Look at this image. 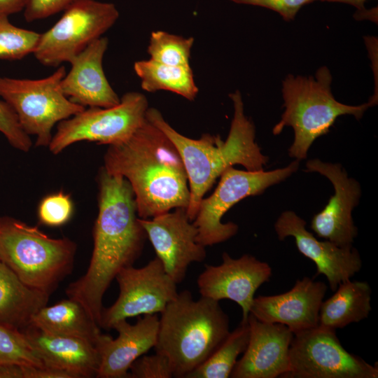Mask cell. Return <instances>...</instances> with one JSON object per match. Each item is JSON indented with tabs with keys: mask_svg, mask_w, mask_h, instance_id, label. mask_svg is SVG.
<instances>
[{
	"mask_svg": "<svg viewBox=\"0 0 378 378\" xmlns=\"http://www.w3.org/2000/svg\"><path fill=\"white\" fill-rule=\"evenodd\" d=\"M98 214L93 227V250L86 272L66 289L99 325L104 293L118 273L133 266L147 239L139 220L129 182L102 167L97 177Z\"/></svg>",
	"mask_w": 378,
	"mask_h": 378,
	"instance_id": "1",
	"label": "cell"
},
{
	"mask_svg": "<svg viewBox=\"0 0 378 378\" xmlns=\"http://www.w3.org/2000/svg\"><path fill=\"white\" fill-rule=\"evenodd\" d=\"M102 167L129 182L140 218L188 206V178L180 154L146 115L128 139L108 146Z\"/></svg>",
	"mask_w": 378,
	"mask_h": 378,
	"instance_id": "2",
	"label": "cell"
},
{
	"mask_svg": "<svg viewBox=\"0 0 378 378\" xmlns=\"http://www.w3.org/2000/svg\"><path fill=\"white\" fill-rule=\"evenodd\" d=\"M229 97L234 113L225 141L208 133L198 139L188 138L175 130L157 108L148 107L146 111V118L173 142L183 160L190 190L187 214L191 221L205 193L225 169L240 164L248 171H262L269 160L255 141V125L244 113L241 92L236 90Z\"/></svg>",
	"mask_w": 378,
	"mask_h": 378,
	"instance_id": "3",
	"label": "cell"
},
{
	"mask_svg": "<svg viewBox=\"0 0 378 378\" xmlns=\"http://www.w3.org/2000/svg\"><path fill=\"white\" fill-rule=\"evenodd\" d=\"M230 319L219 302L190 291L179 292L159 318L155 352L165 355L174 377L186 378L204 363L227 336Z\"/></svg>",
	"mask_w": 378,
	"mask_h": 378,
	"instance_id": "4",
	"label": "cell"
},
{
	"mask_svg": "<svg viewBox=\"0 0 378 378\" xmlns=\"http://www.w3.org/2000/svg\"><path fill=\"white\" fill-rule=\"evenodd\" d=\"M332 80L330 71L323 66L314 76L289 74L282 81L284 111L272 133L279 134L285 127L293 128L294 140L288 155L297 160L307 158L313 142L328 134L338 117L351 115L360 120L375 104L372 100L357 106L337 101L331 90Z\"/></svg>",
	"mask_w": 378,
	"mask_h": 378,
	"instance_id": "5",
	"label": "cell"
},
{
	"mask_svg": "<svg viewBox=\"0 0 378 378\" xmlns=\"http://www.w3.org/2000/svg\"><path fill=\"white\" fill-rule=\"evenodd\" d=\"M76 244L36 226L0 216V261L27 286L50 295L73 270Z\"/></svg>",
	"mask_w": 378,
	"mask_h": 378,
	"instance_id": "6",
	"label": "cell"
},
{
	"mask_svg": "<svg viewBox=\"0 0 378 378\" xmlns=\"http://www.w3.org/2000/svg\"><path fill=\"white\" fill-rule=\"evenodd\" d=\"M66 74L62 65L41 79L0 77V97L14 111L23 130L36 136V146L48 147L53 127L85 108L62 92L60 84Z\"/></svg>",
	"mask_w": 378,
	"mask_h": 378,
	"instance_id": "7",
	"label": "cell"
},
{
	"mask_svg": "<svg viewBox=\"0 0 378 378\" xmlns=\"http://www.w3.org/2000/svg\"><path fill=\"white\" fill-rule=\"evenodd\" d=\"M299 160L274 170L244 171L230 167L220 175L214 192L203 198L192 223L197 227V242L204 247L224 242L238 232L232 222L221 221L225 214L243 199L263 193L269 187L286 179L299 167Z\"/></svg>",
	"mask_w": 378,
	"mask_h": 378,
	"instance_id": "8",
	"label": "cell"
},
{
	"mask_svg": "<svg viewBox=\"0 0 378 378\" xmlns=\"http://www.w3.org/2000/svg\"><path fill=\"white\" fill-rule=\"evenodd\" d=\"M146 97L128 92L118 104L108 107H88L57 125L48 149L54 155L83 141L108 146L128 139L146 118L148 108Z\"/></svg>",
	"mask_w": 378,
	"mask_h": 378,
	"instance_id": "9",
	"label": "cell"
},
{
	"mask_svg": "<svg viewBox=\"0 0 378 378\" xmlns=\"http://www.w3.org/2000/svg\"><path fill=\"white\" fill-rule=\"evenodd\" d=\"M64 11L51 28L41 34L33 53L44 66L57 67L69 62L102 37L119 17L113 4L95 0L80 1Z\"/></svg>",
	"mask_w": 378,
	"mask_h": 378,
	"instance_id": "10",
	"label": "cell"
},
{
	"mask_svg": "<svg viewBox=\"0 0 378 378\" xmlns=\"http://www.w3.org/2000/svg\"><path fill=\"white\" fill-rule=\"evenodd\" d=\"M336 330L318 325L294 334L285 378H377L378 365L350 354Z\"/></svg>",
	"mask_w": 378,
	"mask_h": 378,
	"instance_id": "11",
	"label": "cell"
},
{
	"mask_svg": "<svg viewBox=\"0 0 378 378\" xmlns=\"http://www.w3.org/2000/svg\"><path fill=\"white\" fill-rule=\"evenodd\" d=\"M115 279L119 295L112 305L102 309L99 327L104 329L130 317L161 314L178 293L177 284L156 256L142 267L122 269Z\"/></svg>",
	"mask_w": 378,
	"mask_h": 378,
	"instance_id": "12",
	"label": "cell"
},
{
	"mask_svg": "<svg viewBox=\"0 0 378 378\" xmlns=\"http://www.w3.org/2000/svg\"><path fill=\"white\" fill-rule=\"evenodd\" d=\"M167 274L178 284L189 265L206 256L205 247L197 240L198 231L187 214V208L177 207L151 218H139Z\"/></svg>",
	"mask_w": 378,
	"mask_h": 378,
	"instance_id": "13",
	"label": "cell"
},
{
	"mask_svg": "<svg viewBox=\"0 0 378 378\" xmlns=\"http://www.w3.org/2000/svg\"><path fill=\"white\" fill-rule=\"evenodd\" d=\"M271 276L267 262L248 254L233 258L223 252L220 265H204L197 284L200 297L218 302L228 299L238 304L242 310L241 322H246L255 293Z\"/></svg>",
	"mask_w": 378,
	"mask_h": 378,
	"instance_id": "14",
	"label": "cell"
},
{
	"mask_svg": "<svg viewBox=\"0 0 378 378\" xmlns=\"http://www.w3.org/2000/svg\"><path fill=\"white\" fill-rule=\"evenodd\" d=\"M306 172H317L326 176L332 183L335 190L324 209L314 216L311 229L317 237L339 246H352L358 234L352 211L359 203L360 184L349 177L345 169L337 163L314 159L306 162Z\"/></svg>",
	"mask_w": 378,
	"mask_h": 378,
	"instance_id": "15",
	"label": "cell"
},
{
	"mask_svg": "<svg viewBox=\"0 0 378 378\" xmlns=\"http://www.w3.org/2000/svg\"><path fill=\"white\" fill-rule=\"evenodd\" d=\"M305 226V220L294 211H285L275 222L274 230L281 241L288 237L295 239L299 252L315 263L316 275L325 276L335 291L340 284L360 270V255L353 246L341 247L326 239H317Z\"/></svg>",
	"mask_w": 378,
	"mask_h": 378,
	"instance_id": "16",
	"label": "cell"
},
{
	"mask_svg": "<svg viewBox=\"0 0 378 378\" xmlns=\"http://www.w3.org/2000/svg\"><path fill=\"white\" fill-rule=\"evenodd\" d=\"M250 336L242 357L230 377H284L289 371V349L294 334L286 326L248 316Z\"/></svg>",
	"mask_w": 378,
	"mask_h": 378,
	"instance_id": "17",
	"label": "cell"
},
{
	"mask_svg": "<svg viewBox=\"0 0 378 378\" xmlns=\"http://www.w3.org/2000/svg\"><path fill=\"white\" fill-rule=\"evenodd\" d=\"M327 288L323 282L304 276L286 293L255 297L249 314L262 322L283 324L293 334L309 330L318 325Z\"/></svg>",
	"mask_w": 378,
	"mask_h": 378,
	"instance_id": "18",
	"label": "cell"
},
{
	"mask_svg": "<svg viewBox=\"0 0 378 378\" xmlns=\"http://www.w3.org/2000/svg\"><path fill=\"white\" fill-rule=\"evenodd\" d=\"M158 326L157 314L144 315L134 324L118 321L113 327L118 333L115 339L101 333L95 344L100 358L97 377L130 378L132 363L155 347Z\"/></svg>",
	"mask_w": 378,
	"mask_h": 378,
	"instance_id": "19",
	"label": "cell"
},
{
	"mask_svg": "<svg viewBox=\"0 0 378 378\" xmlns=\"http://www.w3.org/2000/svg\"><path fill=\"white\" fill-rule=\"evenodd\" d=\"M108 41L102 36L74 57L71 68L61 81L64 94L72 102L88 107L108 108L118 104L120 98L104 74L102 62Z\"/></svg>",
	"mask_w": 378,
	"mask_h": 378,
	"instance_id": "20",
	"label": "cell"
},
{
	"mask_svg": "<svg viewBox=\"0 0 378 378\" xmlns=\"http://www.w3.org/2000/svg\"><path fill=\"white\" fill-rule=\"evenodd\" d=\"M21 332L45 365L64 370L74 378L97 377L100 358L94 344L48 333L33 325Z\"/></svg>",
	"mask_w": 378,
	"mask_h": 378,
	"instance_id": "21",
	"label": "cell"
},
{
	"mask_svg": "<svg viewBox=\"0 0 378 378\" xmlns=\"http://www.w3.org/2000/svg\"><path fill=\"white\" fill-rule=\"evenodd\" d=\"M49 298L25 284L0 261V326L21 332L47 305Z\"/></svg>",
	"mask_w": 378,
	"mask_h": 378,
	"instance_id": "22",
	"label": "cell"
},
{
	"mask_svg": "<svg viewBox=\"0 0 378 378\" xmlns=\"http://www.w3.org/2000/svg\"><path fill=\"white\" fill-rule=\"evenodd\" d=\"M371 294L366 281L349 279L340 284L335 293L322 302L318 325L336 330L367 318L372 309Z\"/></svg>",
	"mask_w": 378,
	"mask_h": 378,
	"instance_id": "23",
	"label": "cell"
},
{
	"mask_svg": "<svg viewBox=\"0 0 378 378\" xmlns=\"http://www.w3.org/2000/svg\"><path fill=\"white\" fill-rule=\"evenodd\" d=\"M30 325L48 333L83 339L94 345L101 335L100 327L83 305L69 298L41 309Z\"/></svg>",
	"mask_w": 378,
	"mask_h": 378,
	"instance_id": "24",
	"label": "cell"
},
{
	"mask_svg": "<svg viewBox=\"0 0 378 378\" xmlns=\"http://www.w3.org/2000/svg\"><path fill=\"white\" fill-rule=\"evenodd\" d=\"M134 70L144 91L167 90L189 101L195 100L198 94L190 66H172L148 59L135 62Z\"/></svg>",
	"mask_w": 378,
	"mask_h": 378,
	"instance_id": "25",
	"label": "cell"
},
{
	"mask_svg": "<svg viewBox=\"0 0 378 378\" xmlns=\"http://www.w3.org/2000/svg\"><path fill=\"white\" fill-rule=\"evenodd\" d=\"M250 336L248 321L230 331L214 352L186 378H227L246 350Z\"/></svg>",
	"mask_w": 378,
	"mask_h": 378,
	"instance_id": "26",
	"label": "cell"
},
{
	"mask_svg": "<svg viewBox=\"0 0 378 378\" xmlns=\"http://www.w3.org/2000/svg\"><path fill=\"white\" fill-rule=\"evenodd\" d=\"M193 37L158 30L151 32L147 52L150 59L172 66H190Z\"/></svg>",
	"mask_w": 378,
	"mask_h": 378,
	"instance_id": "27",
	"label": "cell"
},
{
	"mask_svg": "<svg viewBox=\"0 0 378 378\" xmlns=\"http://www.w3.org/2000/svg\"><path fill=\"white\" fill-rule=\"evenodd\" d=\"M41 34L18 27L8 16L0 15V59H21L34 53Z\"/></svg>",
	"mask_w": 378,
	"mask_h": 378,
	"instance_id": "28",
	"label": "cell"
},
{
	"mask_svg": "<svg viewBox=\"0 0 378 378\" xmlns=\"http://www.w3.org/2000/svg\"><path fill=\"white\" fill-rule=\"evenodd\" d=\"M0 363L45 365L22 332L0 326Z\"/></svg>",
	"mask_w": 378,
	"mask_h": 378,
	"instance_id": "29",
	"label": "cell"
},
{
	"mask_svg": "<svg viewBox=\"0 0 378 378\" xmlns=\"http://www.w3.org/2000/svg\"><path fill=\"white\" fill-rule=\"evenodd\" d=\"M74 203L71 195L63 191L45 196L38 206V218L41 223L50 227L66 224L72 217Z\"/></svg>",
	"mask_w": 378,
	"mask_h": 378,
	"instance_id": "30",
	"label": "cell"
},
{
	"mask_svg": "<svg viewBox=\"0 0 378 378\" xmlns=\"http://www.w3.org/2000/svg\"><path fill=\"white\" fill-rule=\"evenodd\" d=\"M0 132L18 150L26 153L32 146L30 136L23 130L14 111L4 100H0Z\"/></svg>",
	"mask_w": 378,
	"mask_h": 378,
	"instance_id": "31",
	"label": "cell"
},
{
	"mask_svg": "<svg viewBox=\"0 0 378 378\" xmlns=\"http://www.w3.org/2000/svg\"><path fill=\"white\" fill-rule=\"evenodd\" d=\"M130 378H171L174 377L168 358L160 353L143 355L137 358L129 370Z\"/></svg>",
	"mask_w": 378,
	"mask_h": 378,
	"instance_id": "32",
	"label": "cell"
},
{
	"mask_svg": "<svg viewBox=\"0 0 378 378\" xmlns=\"http://www.w3.org/2000/svg\"><path fill=\"white\" fill-rule=\"evenodd\" d=\"M238 4L265 8L279 14L286 21L295 19L300 8L318 0H229Z\"/></svg>",
	"mask_w": 378,
	"mask_h": 378,
	"instance_id": "33",
	"label": "cell"
},
{
	"mask_svg": "<svg viewBox=\"0 0 378 378\" xmlns=\"http://www.w3.org/2000/svg\"><path fill=\"white\" fill-rule=\"evenodd\" d=\"M82 0H28L24 9L26 21L33 22L64 11Z\"/></svg>",
	"mask_w": 378,
	"mask_h": 378,
	"instance_id": "34",
	"label": "cell"
},
{
	"mask_svg": "<svg viewBox=\"0 0 378 378\" xmlns=\"http://www.w3.org/2000/svg\"><path fill=\"white\" fill-rule=\"evenodd\" d=\"M26 366L17 363H0V378H26Z\"/></svg>",
	"mask_w": 378,
	"mask_h": 378,
	"instance_id": "35",
	"label": "cell"
},
{
	"mask_svg": "<svg viewBox=\"0 0 378 378\" xmlns=\"http://www.w3.org/2000/svg\"><path fill=\"white\" fill-rule=\"evenodd\" d=\"M28 0H0V15L9 16L24 9Z\"/></svg>",
	"mask_w": 378,
	"mask_h": 378,
	"instance_id": "36",
	"label": "cell"
},
{
	"mask_svg": "<svg viewBox=\"0 0 378 378\" xmlns=\"http://www.w3.org/2000/svg\"><path fill=\"white\" fill-rule=\"evenodd\" d=\"M354 18L357 20L368 19L374 22H377V8H373L370 10H368L365 8L357 10Z\"/></svg>",
	"mask_w": 378,
	"mask_h": 378,
	"instance_id": "37",
	"label": "cell"
},
{
	"mask_svg": "<svg viewBox=\"0 0 378 378\" xmlns=\"http://www.w3.org/2000/svg\"><path fill=\"white\" fill-rule=\"evenodd\" d=\"M321 1H328V2H339L350 4L355 6L357 10L362 9L365 8L364 4L368 0H318Z\"/></svg>",
	"mask_w": 378,
	"mask_h": 378,
	"instance_id": "38",
	"label": "cell"
}]
</instances>
